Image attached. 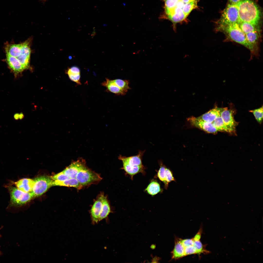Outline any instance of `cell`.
<instances>
[{
  "label": "cell",
  "mask_w": 263,
  "mask_h": 263,
  "mask_svg": "<svg viewBox=\"0 0 263 263\" xmlns=\"http://www.w3.org/2000/svg\"><path fill=\"white\" fill-rule=\"evenodd\" d=\"M238 13L237 23L245 22L257 27L261 18V13L257 5L251 0H241L237 4Z\"/></svg>",
  "instance_id": "cell-1"
},
{
  "label": "cell",
  "mask_w": 263,
  "mask_h": 263,
  "mask_svg": "<svg viewBox=\"0 0 263 263\" xmlns=\"http://www.w3.org/2000/svg\"><path fill=\"white\" fill-rule=\"evenodd\" d=\"M112 212L107 197L101 193L97 197L90 211L92 224H97L104 219L108 220V217Z\"/></svg>",
  "instance_id": "cell-2"
},
{
  "label": "cell",
  "mask_w": 263,
  "mask_h": 263,
  "mask_svg": "<svg viewBox=\"0 0 263 263\" xmlns=\"http://www.w3.org/2000/svg\"><path fill=\"white\" fill-rule=\"evenodd\" d=\"M216 30L222 32L228 38L243 45L252 52L254 51V49L248 42L245 34L241 30L238 23L216 27Z\"/></svg>",
  "instance_id": "cell-3"
},
{
  "label": "cell",
  "mask_w": 263,
  "mask_h": 263,
  "mask_svg": "<svg viewBox=\"0 0 263 263\" xmlns=\"http://www.w3.org/2000/svg\"><path fill=\"white\" fill-rule=\"evenodd\" d=\"M144 152V151H140L136 156L126 157L121 155L119 157V159L122 162V169L130 176L132 179L133 176L137 173H144L145 168L142 161Z\"/></svg>",
  "instance_id": "cell-4"
},
{
  "label": "cell",
  "mask_w": 263,
  "mask_h": 263,
  "mask_svg": "<svg viewBox=\"0 0 263 263\" xmlns=\"http://www.w3.org/2000/svg\"><path fill=\"white\" fill-rule=\"evenodd\" d=\"M238 20V10L237 4H228L217 21L216 27L237 23Z\"/></svg>",
  "instance_id": "cell-5"
},
{
  "label": "cell",
  "mask_w": 263,
  "mask_h": 263,
  "mask_svg": "<svg viewBox=\"0 0 263 263\" xmlns=\"http://www.w3.org/2000/svg\"><path fill=\"white\" fill-rule=\"evenodd\" d=\"M7 187L9 191L10 204L12 206L15 207L21 206L34 197L31 192H24L12 186Z\"/></svg>",
  "instance_id": "cell-6"
},
{
  "label": "cell",
  "mask_w": 263,
  "mask_h": 263,
  "mask_svg": "<svg viewBox=\"0 0 263 263\" xmlns=\"http://www.w3.org/2000/svg\"><path fill=\"white\" fill-rule=\"evenodd\" d=\"M31 193L34 197L41 196L52 186L51 177L41 176L35 178Z\"/></svg>",
  "instance_id": "cell-7"
},
{
  "label": "cell",
  "mask_w": 263,
  "mask_h": 263,
  "mask_svg": "<svg viewBox=\"0 0 263 263\" xmlns=\"http://www.w3.org/2000/svg\"><path fill=\"white\" fill-rule=\"evenodd\" d=\"M166 15L161 18L168 19L172 22L175 31H176L177 24L185 21L187 17L183 12L182 9L176 7Z\"/></svg>",
  "instance_id": "cell-8"
},
{
  "label": "cell",
  "mask_w": 263,
  "mask_h": 263,
  "mask_svg": "<svg viewBox=\"0 0 263 263\" xmlns=\"http://www.w3.org/2000/svg\"><path fill=\"white\" fill-rule=\"evenodd\" d=\"M193 126L208 133L216 134L218 132L212 123L203 121L197 117H191L188 119Z\"/></svg>",
  "instance_id": "cell-9"
},
{
  "label": "cell",
  "mask_w": 263,
  "mask_h": 263,
  "mask_svg": "<svg viewBox=\"0 0 263 263\" xmlns=\"http://www.w3.org/2000/svg\"><path fill=\"white\" fill-rule=\"evenodd\" d=\"M220 115L225 124L234 132L237 123L234 120L233 111L227 108H222Z\"/></svg>",
  "instance_id": "cell-10"
},
{
  "label": "cell",
  "mask_w": 263,
  "mask_h": 263,
  "mask_svg": "<svg viewBox=\"0 0 263 263\" xmlns=\"http://www.w3.org/2000/svg\"><path fill=\"white\" fill-rule=\"evenodd\" d=\"M34 181L29 178H24L13 182V183L19 190L25 193L31 192Z\"/></svg>",
  "instance_id": "cell-11"
},
{
  "label": "cell",
  "mask_w": 263,
  "mask_h": 263,
  "mask_svg": "<svg viewBox=\"0 0 263 263\" xmlns=\"http://www.w3.org/2000/svg\"><path fill=\"white\" fill-rule=\"evenodd\" d=\"M105 87L108 92L118 95H124L126 93L114 82L113 80L106 78V80L101 83Z\"/></svg>",
  "instance_id": "cell-12"
},
{
  "label": "cell",
  "mask_w": 263,
  "mask_h": 263,
  "mask_svg": "<svg viewBox=\"0 0 263 263\" xmlns=\"http://www.w3.org/2000/svg\"><path fill=\"white\" fill-rule=\"evenodd\" d=\"M181 239L179 238H175L174 247L171 252L172 259H178L185 256L184 248Z\"/></svg>",
  "instance_id": "cell-13"
},
{
  "label": "cell",
  "mask_w": 263,
  "mask_h": 263,
  "mask_svg": "<svg viewBox=\"0 0 263 263\" xmlns=\"http://www.w3.org/2000/svg\"><path fill=\"white\" fill-rule=\"evenodd\" d=\"M6 60L10 68L16 74L22 71L26 68L16 57L6 54Z\"/></svg>",
  "instance_id": "cell-14"
},
{
  "label": "cell",
  "mask_w": 263,
  "mask_h": 263,
  "mask_svg": "<svg viewBox=\"0 0 263 263\" xmlns=\"http://www.w3.org/2000/svg\"><path fill=\"white\" fill-rule=\"evenodd\" d=\"M52 186H62L73 187L78 190H80L83 188L77 181L72 179H69L63 181L52 180Z\"/></svg>",
  "instance_id": "cell-15"
},
{
  "label": "cell",
  "mask_w": 263,
  "mask_h": 263,
  "mask_svg": "<svg viewBox=\"0 0 263 263\" xmlns=\"http://www.w3.org/2000/svg\"><path fill=\"white\" fill-rule=\"evenodd\" d=\"M222 108L216 107L198 117L206 122L212 123L215 119L220 115Z\"/></svg>",
  "instance_id": "cell-16"
},
{
  "label": "cell",
  "mask_w": 263,
  "mask_h": 263,
  "mask_svg": "<svg viewBox=\"0 0 263 263\" xmlns=\"http://www.w3.org/2000/svg\"><path fill=\"white\" fill-rule=\"evenodd\" d=\"M202 229H200L198 231L193 238L194 240L193 245L195 247L197 254L200 255L201 254H207L209 251L207 250L200 241Z\"/></svg>",
  "instance_id": "cell-17"
},
{
  "label": "cell",
  "mask_w": 263,
  "mask_h": 263,
  "mask_svg": "<svg viewBox=\"0 0 263 263\" xmlns=\"http://www.w3.org/2000/svg\"><path fill=\"white\" fill-rule=\"evenodd\" d=\"M22 47V43L8 45L5 48L6 54L17 57L21 54Z\"/></svg>",
  "instance_id": "cell-18"
},
{
  "label": "cell",
  "mask_w": 263,
  "mask_h": 263,
  "mask_svg": "<svg viewBox=\"0 0 263 263\" xmlns=\"http://www.w3.org/2000/svg\"><path fill=\"white\" fill-rule=\"evenodd\" d=\"M67 74L70 79L78 85H80V74L79 68L77 66H73L69 68Z\"/></svg>",
  "instance_id": "cell-19"
},
{
  "label": "cell",
  "mask_w": 263,
  "mask_h": 263,
  "mask_svg": "<svg viewBox=\"0 0 263 263\" xmlns=\"http://www.w3.org/2000/svg\"><path fill=\"white\" fill-rule=\"evenodd\" d=\"M218 131L226 132L229 133L233 132L224 123L220 115L218 116L212 123Z\"/></svg>",
  "instance_id": "cell-20"
},
{
  "label": "cell",
  "mask_w": 263,
  "mask_h": 263,
  "mask_svg": "<svg viewBox=\"0 0 263 263\" xmlns=\"http://www.w3.org/2000/svg\"><path fill=\"white\" fill-rule=\"evenodd\" d=\"M249 44L254 49L258 43L260 36L259 30L253 31L245 34Z\"/></svg>",
  "instance_id": "cell-21"
},
{
  "label": "cell",
  "mask_w": 263,
  "mask_h": 263,
  "mask_svg": "<svg viewBox=\"0 0 263 263\" xmlns=\"http://www.w3.org/2000/svg\"><path fill=\"white\" fill-rule=\"evenodd\" d=\"M145 190L149 194L153 196L160 192L161 189L159 184L157 181L153 180L149 184Z\"/></svg>",
  "instance_id": "cell-22"
},
{
  "label": "cell",
  "mask_w": 263,
  "mask_h": 263,
  "mask_svg": "<svg viewBox=\"0 0 263 263\" xmlns=\"http://www.w3.org/2000/svg\"><path fill=\"white\" fill-rule=\"evenodd\" d=\"M238 23L241 30L245 34L253 31L259 30L257 27L251 23L245 22Z\"/></svg>",
  "instance_id": "cell-23"
},
{
  "label": "cell",
  "mask_w": 263,
  "mask_h": 263,
  "mask_svg": "<svg viewBox=\"0 0 263 263\" xmlns=\"http://www.w3.org/2000/svg\"><path fill=\"white\" fill-rule=\"evenodd\" d=\"M198 0H193L189 3H184L182 8V10L187 16L191 11L197 7Z\"/></svg>",
  "instance_id": "cell-24"
},
{
  "label": "cell",
  "mask_w": 263,
  "mask_h": 263,
  "mask_svg": "<svg viewBox=\"0 0 263 263\" xmlns=\"http://www.w3.org/2000/svg\"><path fill=\"white\" fill-rule=\"evenodd\" d=\"M179 0H163L165 3V15L168 14L174 9Z\"/></svg>",
  "instance_id": "cell-25"
},
{
  "label": "cell",
  "mask_w": 263,
  "mask_h": 263,
  "mask_svg": "<svg viewBox=\"0 0 263 263\" xmlns=\"http://www.w3.org/2000/svg\"><path fill=\"white\" fill-rule=\"evenodd\" d=\"M113 80L117 85L125 93L130 88L129 85V82L127 80L120 79H115Z\"/></svg>",
  "instance_id": "cell-26"
},
{
  "label": "cell",
  "mask_w": 263,
  "mask_h": 263,
  "mask_svg": "<svg viewBox=\"0 0 263 263\" xmlns=\"http://www.w3.org/2000/svg\"><path fill=\"white\" fill-rule=\"evenodd\" d=\"M249 112L253 113L257 122L261 124L263 119V106L259 108L250 111Z\"/></svg>",
  "instance_id": "cell-27"
},
{
  "label": "cell",
  "mask_w": 263,
  "mask_h": 263,
  "mask_svg": "<svg viewBox=\"0 0 263 263\" xmlns=\"http://www.w3.org/2000/svg\"><path fill=\"white\" fill-rule=\"evenodd\" d=\"M165 171V176L164 183L165 188L167 189L168 187L169 183L172 181H175V179L173 176L172 172L169 169L166 168Z\"/></svg>",
  "instance_id": "cell-28"
},
{
  "label": "cell",
  "mask_w": 263,
  "mask_h": 263,
  "mask_svg": "<svg viewBox=\"0 0 263 263\" xmlns=\"http://www.w3.org/2000/svg\"><path fill=\"white\" fill-rule=\"evenodd\" d=\"M16 58L26 68H27L29 64L30 57L24 54H21Z\"/></svg>",
  "instance_id": "cell-29"
},
{
  "label": "cell",
  "mask_w": 263,
  "mask_h": 263,
  "mask_svg": "<svg viewBox=\"0 0 263 263\" xmlns=\"http://www.w3.org/2000/svg\"><path fill=\"white\" fill-rule=\"evenodd\" d=\"M166 167L161 165L160 166L157 174V176L161 181L164 183L165 182V169Z\"/></svg>",
  "instance_id": "cell-30"
},
{
  "label": "cell",
  "mask_w": 263,
  "mask_h": 263,
  "mask_svg": "<svg viewBox=\"0 0 263 263\" xmlns=\"http://www.w3.org/2000/svg\"><path fill=\"white\" fill-rule=\"evenodd\" d=\"M51 178L52 180L59 181H63L69 179L62 171L51 177Z\"/></svg>",
  "instance_id": "cell-31"
},
{
  "label": "cell",
  "mask_w": 263,
  "mask_h": 263,
  "mask_svg": "<svg viewBox=\"0 0 263 263\" xmlns=\"http://www.w3.org/2000/svg\"><path fill=\"white\" fill-rule=\"evenodd\" d=\"M184 248L185 256L192 254H197V251L193 244Z\"/></svg>",
  "instance_id": "cell-32"
},
{
  "label": "cell",
  "mask_w": 263,
  "mask_h": 263,
  "mask_svg": "<svg viewBox=\"0 0 263 263\" xmlns=\"http://www.w3.org/2000/svg\"><path fill=\"white\" fill-rule=\"evenodd\" d=\"M181 242L184 247L193 245L194 244L193 238L191 239H181Z\"/></svg>",
  "instance_id": "cell-33"
},
{
  "label": "cell",
  "mask_w": 263,
  "mask_h": 263,
  "mask_svg": "<svg viewBox=\"0 0 263 263\" xmlns=\"http://www.w3.org/2000/svg\"><path fill=\"white\" fill-rule=\"evenodd\" d=\"M160 258L155 256L153 258L152 260V263H157L158 262V261L159 260Z\"/></svg>",
  "instance_id": "cell-34"
},
{
  "label": "cell",
  "mask_w": 263,
  "mask_h": 263,
  "mask_svg": "<svg viewBox=\"0 0 263 263\" xmlns=\"http://www.w3.org/2000/svg\"><path fill=\"white\" fill-rule=\"evenodd\" d=\"M241 0H229L231 4H236L239 2Z\"/></svg>",
  "instance_id": "cell-35"
},
{
  "label": "cell",
  "mask_w": 263,
  "mask_h": 263,
  "mask_svg": "<svg viewBox=\"0 0 263 263\" xmlns=\"http://www.w3.org/2000/svg\"><path fill=\"white\" fill-rule=\"evenodd\" d=\"M182 1L184 3H186L190 2L193 0H182Z\"/></svg>",
  "instance_id": "cell-36"
},
{
  "label": "cell",
  "mask_w": 263,
  "mask_h": 263,
  "mask_svg": "<svg viewBox=\"0 0 263 263\" xmlns=\"http://www.w3.org/2000/svg\"><path fill=\"white\" fill-rule=\"evenodd\" d=\"M156 247V245L153 244L151 245L150 246V248L151 249L153 250L155 249V248Z\"/></svg>",
  "instance_id": "cell-37"
},
{
  "label": "cell",
  "mask_w": 263,
  "mask_h": 263,
  "mask_svg": "<svg viewBox=\"0 0 263 263\" xmlns=\"http://www.w3.org/2000/svg\"><path fill=\"white\" fill-rule=\"evenodd\" d=\"M39 0L40 1H42V2H45L47 0Z\"/></svg>",
  "instance_id": "cell-38"
},
{
  "label": "cell",
  "mask_w": 263,
  "mask_h": 263,
  "mask_svg": "<svg viewBox=\"0 0 263 263\" xmlns=\"http://www.w3.org/2000/svg\"><path fill=\"white\" fill-rule=\"evenodd\" d=\"M1 251H0V255H1Z\"/></svg>",
  "instance_id": "cell-39"
},
{
  "label": "cell",
  "mask_w": 263,
  "mask_h": 263,
  "mask_svg": "<svg viewBox=\"0 0 263 263\" xmlns=\"http://www.w3.org/2000/svg\"><path fill=\"white\" fill-rule=\"evenodd\" d=\"M1 228H0V229H1ZM0 236H1V235H0Z\"/></svg>",
  "instance_id": "cell-40"
}]
</instances>
